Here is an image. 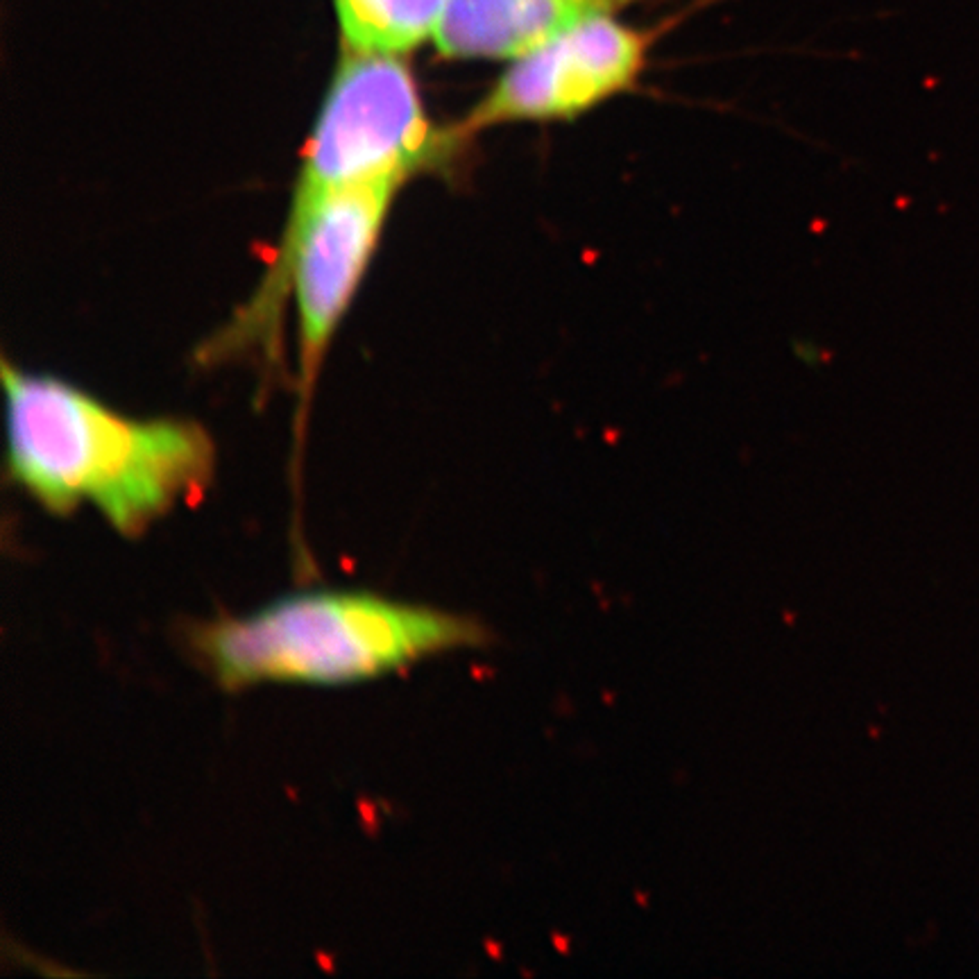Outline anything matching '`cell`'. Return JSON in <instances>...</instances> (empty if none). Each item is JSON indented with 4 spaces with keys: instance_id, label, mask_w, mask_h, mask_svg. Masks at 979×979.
Returning <instances> with one entry per match:
<instances>
[{
    "instance_id": "obj_3",
    "label": "cell",
    "mask_w": 979,
    "mask_h": 979,
    "mask_svg": "<svg viewBox=\"0 0 979 979\" xmlns=\"http://www.w3.org/2000/svg\"><path fill=\"white\" fill-rule=\"evenodd\" d=\"M465 138L458 127H433L400 55L347 51L306 143L288 225L329 191L383 171L413 177Z\"/></svg>"
},
{
    "instance_id": "obj_2",
    "label": "cell",
    "mask_w": 979,
    "mask_h": 979,
    "mask_svg": "<svg viewBox=\"0 0 979 979\" xmlns=\"http://www.w3.org/2000/svg\"><path fill=\"white\" fill-rule=\"evenodd\" d=\"M487 642L490 630L476 617L365 589L290 594L193 633L195 653L230 692L266 682L352 685Z\"/></svg>"
},
{
    "instance_id": "obj_7",
    "label": "cell",
    "mask_w": 979,
    "mask_h": 979,
    "mask_svg": "<svg viewBox=\"0 0 979 979\" xmlns=\"http://www.w3.org/2000/svg\"><path fill=\"white\" fill-rule=\"evenodd\" d=\"M447 0H336L345 51L404 55L433 37Z\"/></svg>"
},
{
    "instance_id": "obj_1",
    "label": "cell",
    "mask_w": 979,
    "mask_h": 979,
    "mask_svg": "<svg viewBox=\"0 0 979 979\" xmlns=\"http://www.w3.org/2000/svg\"><path fill=\"white\" fill-rule=\"evenodd\" d=\"M12 476L46 511L91 504L125 538L202 493L216 447L198 422L136 419L80 388L3 363Z\"/></svg>"
},
{
    "instance_id": "obj_6",
    "label": "cell",
    "mask_w": 979,
    "mask_h": 979,
    "mask_svg": "<svg viewBox=\"0 0 979 979\" xmlns=\"http://www.w3.org/2000/svg\"><path fill=\"white\" fill-rule=\"evenodd\" d=\"M646 0H447L433 42L447 60H515L551 34Z\"/></svg>"
},
{
    "instance_id": "obj_4",
    "label": "cell",
    "mask_w": 979,
    "mask_h": 979,
    "mask_svg": "<svg viewBox=\"0 0 979 979\" xmlns=\"http://www.w3.org/2000/svg\"><path fill=\"white\" fill-rule=\"evenodd\" d=\"M409 177L383 171L350 182L286 225L261 297L272 302L286 286L293 290L304 365L315 363L332 341L377 249L392 198Z\"/></svg>"
},
{
    "instance_id": "obj_5",
    "label": "cell",
    "mask_w": 979,
    "mask_h": 979,
    "mask_svg": "<svg viewBox=\"0 0 979 979\" xmlns=\"http://www.w3.org/2000/svg\"><path fill=\"white\" fill-rule=\"evenodd\" d=\"M653 42V30L626 24L619 16L579 21L511 60L458 129L469 136L476 129L506 123L579 118L637 87Z\"/></svg>"
}]
</instances>
